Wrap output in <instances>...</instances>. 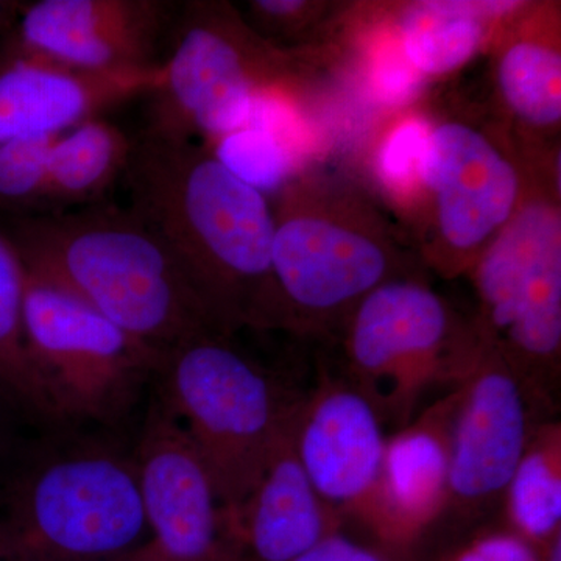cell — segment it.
Masks as SVG:
<instances>
[{
  "mask_svg": "<svg viewBox=\"0 0 561 561\" xmlns=\"http://www.w3.org/2000/svg\"><path fill=\"white\" fill-rule=\"evenodd\" d=\"M5 232L27 273L153 348L219 332L171 250L130 208L16 217Z\"/></svg>",
  "mask_w": 561,
  "mask_h": 561,
  "instance_id": "7a4b0ae2",
  "label": "cell"
},
{
  "mask_svg": "<svg viewBox=\"0 0 561 561\" xmlns=\"http://www.w3.org/2000/svg\"><path fill=\"white\" fill-rule=\"evenodd\" d=\"M545 420L551 416L538 408L511 367L482 348L457 386L445 502L423 542L443 537L457 542L502 522L513 472L535 426Z\"/></svg>",
  "mask_w": 561,
  "mask_h": 561,
  "instance_id": "9c48e42d",
  "label": "cell"
},
{
  "mask_svg": "<svg viewBox=\"0 0 561 561\" xmlns=\"http://www.w3.org/2000/svg\"><path fill=\"white\" fill-rule=\"evenodd\" d=\"M172 32L144 131L195 140L224 139L245 128L279 73L275 51L224 3L179 5Z\"/></svg>",
  "mask_w": 561,
  "mask_h": 561,
  "instance_id": "ba28073f",
  "label": "cell"
},
{
  "mask_svg": "<svg viewBox=\"0 0 561 561\" xmlns=\"http://www.w3.org/2000/svg\"><path fill=\"white\" fill-rule=\"evenodd\" d=\"M502 98L518 119L552 128L561 119V57L545 44L519 41L502 55L497 68Z\"/></svg>",
  "mask_w": 561,
  "mask_h": 561,
  "instance_id": "7402d4cb",
  "label": "cell"
},
{
  "mask_svg": "<svg viewBox=\"0 0 561 561\" xmlns=\"http://www.w3.org/2000/svg\"><path fill=\"white\" fill-rule=\"evenodd\" d=\"M151 390L171 409L208 468L228 523L260 481L298 398L209 331L162 351Z\"/></svg>",
  "mask_w": 561,
  "mask_h": 561,
  "instance_id": "277c9868",
  "label": "cell"
},
{
  "mask_svg": "<svg viewBox=\"0 0 561 561\" xmlns=\"http://www.w3.org/2000/svg\"><path fill=\"white\" fill-rule=\"evenodd\" d=\"M113 561H168L150 540Z\"/></svg>",
  "mask_w": 561,
  "mask_h": 561,
  "instance_id": "4dcf8cb0",
  "label": "cell"
},
{
  "mask_svg": "<svg viewBox=\"0 0 561 561\" xmlns=\"http://www.w3.org/2000/svg\"><path fill=\"white\" fill-rule=\"evenodd\" d=\"M438 561H541V552L501 522L457 541Z\"/></svg>",
  "mask_w": 561,
  "mask_h": 561,
  "instance_id": "484cf974",
  "label": "cell"
},
{
  "mask_svg": "<svg viewBox=\"0 0 561 561\" xmlns=\"http://www.w3.org/2000/svg\"><path fill=\"white\" fill-rule=\"evenodd\" d=\"M24 327L61 430L121 432L149 394L162 351L27 271Z\"/></svg>",
  "mask_w": 561,
  "mask_h": 561,
  "instance_id": "5b68a950",
  "label": "cell"
},
{
  "mask_svg": "<svg viewBox=\"0 0 561 561\" xmlns=\"http://www.w3.org/2000/svg\"><path fill=\"white\" fill-rule=\"evenodd\" d=\"M502 522L542 551L561 534V423L535 426L505 494Z\"/></svg>",
  "mask_w": 561,
  "mask_h": 561,
  "instance_id": "ffe728a7",
  "label": "cell"
},
{
  "mask_svg": "<svg viewBox=\"0 0 561 561\" xmlns=\"http://www.w3.org/2000/svg\"><path fill=\"white\" fill-rule=\"evenodd\" d=\"M0 512V527L25 561H113L150 540L133 443L121 432H43Z\"/></svg>",
  "mask_w": 561,
  "mask_h": 561,
  "instance_id": "3957f363",
  "label": "cell"
},
{
  "mask_svg": "<svg viewBox=\"0 0 561 561\" xmlns=\"http://www.w3.org/2000/svg\"><path fill=\"white\" fill-rule=\"evenodd\" d=\"M0 561H25L21 553L13 548L2 527H0Z\"/></svg>",
  "mask_w": 561,
  "mask_h": 561,
  "instance_id": "1f68e13d",
  "label": "cell"
},
{
  "mask_svg": "<svg viewBox=\"0 0 561 561\" xmlns=\"http://www.w3.org/2000/svg\"><path fill=\"white\" fill-rule=\"evenodd\" d=\"M419 70L405 57L402 46H387L381 50L373 69V87L383 102L398 105L409 101L419 90Z\"/></svg>",
  "mask_w": 561,
  "mask_h": 561,
  "instance_id": "4316f807",
  "label": "cell"
},
{
  "mask_svg": "<svg viewBox=\"0 0 561 561\" xmlns=\"http://www.w3.org/2000/svg\"><path fill=\"white\" fill-rule=\"evenodd\" d=\"M295 561H393L390 552L365 545L346 534L345 527L332 531L311 551Z\"/></svg>",
  "mask_w": 561,
  "mask_h": 561,
  "instance_id": "f1b7e54d",
  "label": "cell"
},
{
  "mask_svg": "<svg viewBox=\"0 0 561 561\" xmlns=\"http://www.w3.org/2000/svg\"><path fill=\"white\" fill-rule=\"evenodd\" d=\"M124 181L128 208L171 250L217 331L262 328L275 236L264 194L208 147L144 130L133 138Z\"/></svg>",
  "mask_w": 561,
  "mask_h": 561,
  "instance_id": "6da1fadb",
  "label": "cell"
},
{
  "mask_svg": "<svg viewBox=\"0 0 561 561\" xmlns=\"http://www.w3.org/2000/svg\"><path fill=\"white\" fill-rule=\"evenodd\" d=\"M457 386L387 437L381 478L359 529L387 552H408L437 522L448 485Z\"/></svg>",
  "mask_w": 561,
  "mask_h": 561,
  "instance_id": "2e32d148",
  "label": "cell"
},
{
  "mask_svg": "<svg viewBox=\"0 0 561 561\" xmlns=\"http://www.w3.org/2000/svg\"><path fill=\"white\" fill-rule=\"evenodd\" d=\"M24 290L20 253L0 231V397L39 432L61 430L28 353Z\"/></svg>",
  "mask_w": 561,
  "mask_h": 561,
  "instance_id": "d6986e66",
  "label": "cell"
},
{
  "mask_svg": "<svg viewBox=\"0 0 561 561\" xmlns=\"http://www.w3.org/2000/svg\"><path fill=\"white\" fill-rule=\"evenodd\" d=\"M216 154L236 176L261 192L278 190L290 169L280 140L253 125L221 139Z\"/></svg>",
  "mask_w": 561,
  "mask_h": 561,
  "instance_id": "cb8c5ba5",
  "label": "cell"
},
{
  "mask_svg": "<svg viewBox=\"0 0 561 561\" xmlns=\"http://www.w3.org/2000/svg\"><path fill=\"white\" fill-rule=\"evenodd\" d=\"M294 420L295 411L260 481L230 522L243 561H295L343 527L302 470Z\"/></svg>",
  "mask_w": 561,
  "mask_h": 561,
  "instance_id": "e0dca14e",
  "label": "cell"
},
{
  "mask_svg": "<svg viewBox=\"0 0 561 561\" xmlns=\"http://www.w3.org/2000/svg\"><path fill=\"white\" fill-rule=\"evenodd\" d=\"M133 457L150 541L168 561H243L208 468L150 389Z\"/></svg>",
  "mask_w": 561,
  "mask_h": 561,
  "instance_id": "8fae6325",
  "label": "cell"
},
{
  "mask_svg": "<svg viewBox=\"0 0 561 561\" xmlns=\"http://www.w3.org/2000/svg\"><path fill=\"white\" fill-rule=\"evenodd\" d=\"M275 217L272 280L262 328L319 331L350 319L391 278L389 254L360 231L306 213L290 195Z\"/></svg>",
  "mask_w": 561,
  "mask_h": 561,
  "instance_id": "30bf717a",
  "label": "cell"
},
{
  "mask_svg": "<svg viewBox=\"0 0 561 561\" xmlns=\"http://www.w3.org/2000/svg\"><path fill=\"white\" fill-rule=\"evenodd\" d=\"M60 136H25L0 144V209L16 217L43 213L50 151Z\"/></svg>",
  "mask_w": 561,
  "mask_h": 561,
  "instance_id": "603a6c76",
  "label": "cell"
},
{
  "mask_svg": "<svg viewBox=\"0 0 561 561\" xmlns=\"http://www.w3.org/2000/svg\"><path fill=\"white\" fill-rule=\"evenodd\" d=\"M133 138L105 117L62 133L50 151L43 213H65L103 203L124 180Z\"/></svg>",
  "mask_w": 561,
  "mask_h": 561,
  "instance_id": "ac0fdd59",
  "label": "cell"
},
{
  "mask_svg": "<svg viewBox=\"0 0 561 561\" xmlns=\"http://www.w3.org/2000/svg\"><path fill=\"white\" fill-rule=\"evenodd\" d=\"M430 133L426 121H405L391 131L383 144L379 153V172L398 194H413L423 186V164Z\"/></svg>",
  "mask_w": 561,
  "mask_h": 561,
  "instance_id": "d4e9b609",
  "label": "cell"
},
{
  "mask_svg": "<svg viewBox=\"0 0 561 561\" xmlns=\"http://www.w3.org/2000/svg\"><path fill=\"white\" fill-rule=\"evenodd\" d=\"M345 328L343 378L394 431L415 419L430 391L459 386L483 348L476 330L460 334L440 295L412 279L376 287Z\"/></svg>",
  "mask_w": 561,
  "mask_h": 561,
  "instance_id": "52a82bcc",
  "label": "cell"
},
{
  "mask_svg": "<svg viewBox=\"0 0 561 561\" xmlns=\"http://www.w3.org/2000/svg\"><path fill=\"white\" fill-rule=\"evenodd\" d=\"M179 5L164 0H38L25 3L3 41L91 72L161 68L165 32Z\"/></svg>",
  "mask_w": 561,
  "mask_h": 561,
  "instance_id": "7c38bea8",
  "label": "cell"
},
{
  "mask_svg": "<svg viewBox=\"0 0 561 561\" xmlns=\"http://www.w3.org/2000/svg\"><path fill=\"white\" fill-rule=\"evenodd\" d=\"M516 2H420L405 11L401 46L413 68L442 76L465 65L483 39V18L515 9Z\"/></svg>",
  "mask_w": 561,
  "mask_h": 561,
  "instance_id": "44dd1931",
  "label": "cell"
},
{
  "mask_svg": "<svg viewBox=\"0 0 561 561\" xmlns=\"http://www.w3.org/2000/svg\"><path fill=\"white\" fill-rule=\"evenodd\" d=\"M541 561H561V534L542 548Z\"/></svg>",
  "mask_w": 561,
  "mask_h": 561,
  "instance_id": "d6a6232c",
  "label": "cell"
},
{
  "mask_svg": "<svg viewBox=\"0 0 561 561\" xmlns=\"http://www.w3.org/2000/svg\"><path fill=\"white\" fill-rule=\"evenodd\" d=\"M378 411L345 378L324 376L295 409L302 470L343 527H359L381 478L387 435Z\"/></svg>",
  "mask_w": 561,
  "mask_h": 561,
  "instance_id": "4fadbf2b",
  "label": "cell"
},
{
  "mask_svg": "<svg viewBox=\"0 0 561 561\" xmlns=\"http://www.w3.org/2000/svg\"><path fill=\"white\" fill-rule=\"evenodd\" d=\"M25 3L18 0H0V39L14 27L20 20Z\"/></svg>",
  "mask_w": 561,
  "mask_h": 561,
  "instance_id": "f546056e",
  "label": "cell"
},
{
  "mask_svg": "<svg viewBox=\"0 0 561 561\" xmlns=\"http://www.w3.org/2000/svg\"><path fill=\"white\" fill-rule=\"evenodd\" d=\"M423 186L435 202L442 241L454 256L485 250L512 219L519 203L513 162L482 131L461 122L432 128Z\"/></svg>",
  "mask_w": 561,
  "mask_h": 561,
  "instance_id": "5bb4252c",
  "label": "cell"
},
{
  "mask_svg": "<svg viewBox=\"0 0 561 561\" xmlns=\"http://www.w3.org/2000/svg\"><path fill=\"white\" fill-rule=\"evenodd\" d=\"M162 69L91 72L20 50L0 39V144L62 135L160 87Z\"/></svg>",
  "mask_w": 561,
  "mask_h": 561,
  "instance_id": "9a60e30c",
  "label": "cell"
},
{
  "mask_svg": "<svg viewBox=\"0 0 561 561\" xmlns=\"http://www.w3.org/2000/svg\"><path fill=\"white\" fill-rule=\"evenodd\" d=\"M32 426L9 401L0 397V504L14 472L20 468L33 438L25 434Z\"/></svg>",
  "mask_w": 561,
  "mask_h": 561,
  "instance_id": "83f0119b",
  "label": "cell"
},
{
  "mask_svg": "<svg viewBox=\"0 0 561 561\" xmlns=\"http://www.w3.org/2000/svg\"><path fill=\"white\" fill-rule=\"evenodd\" d=\"M481 302L476 332L556 419L561 386V217L559 206H518L474 265Z\"/></svg>",
  "mask_w": 561,
  "mask_h": 561,
  "instance_id": "8992f818",
  "label": "cell"
}]
</instances>
